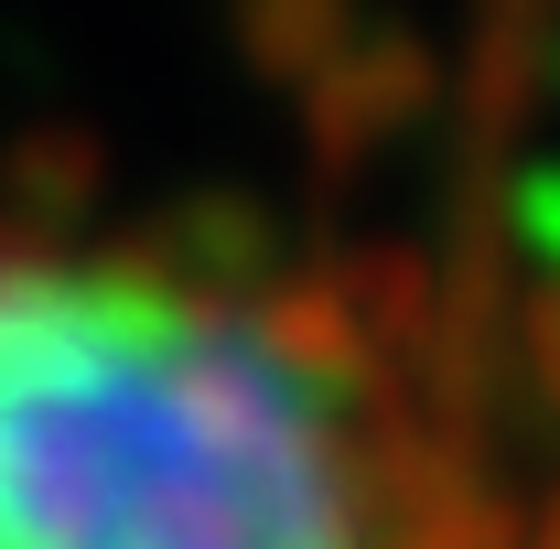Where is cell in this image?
Listing matches in <instances>:
<instances>
[{"label": "cell", "mask_w": 560, "mask_h": 549, "mask_svg": "<svg viewBox=\"0 0 560 549\" xmlns=\"http://www.w3.org/2000/svg\"><path fill=\"white\" fill-rule=\"evenodd\" d=\"M0 549H366L335 399L259 313L0 248Z\"/></svg>", "instance_id": "obj_1"}, {"label": "cell", "mask_w": 560, "mask_h": 549, "mask_svg": "<svg viewBox=\"0 0 560 549\" xmlns=\"http://www.w3.org/2000/svg\"><path fill=\"white\" fill-rule=\"evenodd\" d=\"M431 97H442V55L420 33H399V22H366L346 55H335V75L302 86V140H313L324 184H346L377 151H399L431 119Z\"/></svg>", "instance_id": "obj_2"}, {"label": "cell", "mask_w": 560, "mask_h": 549, "mask_svg": "<svg viewBox=\"0 0 560 549\" xmlns=\"http://www.w3.org/2000/svg\"><path fill=\"white\" fill-rule=\"evenodd\" d=\"M355 33H366L355 0H237V55H248V75H270L291 97L324 86Z\"/></svg>", "instance_id": "obj_3"}, {"label": "cell", "mask_w": 560, "mask_h": 549, "mask_svg": "<svg viewBox=\"0 0 560 549\" xmlns=\"http://www.w3.org/2000/svg\"><path fill=\"white\" fill-rule=\"evenodd\" d=\"M0 173H11V206H22V215L66 226V215L97 195V140H86V130H33Z\"/></svg>", "instance_id": "obj_4"}, {"label": "cell", "mask_w": 560, "mask_h": 549, "mask_svg": "<svg viewBox=\"0 0 560 549\" xmlns=\"http://www.w3.org/2000/svg\"><path fill=\"white\" fill-rule=\"evenodd\" d=\"M495 237H506V259H539L560 280V162H528L506 195H495Z\"/></svg>", "instance_id": "obj_5"}, {"label": "cell", "mask_w": 560, "mask_h": 549, "mask_svg": "<svg viewBox=\"0 0 560 549\" xmlns=\"http://www.w3.org/2000/svg\"><path fill=\"white\" fill-rule=\"evenodd\" d=\"M506 366H517V399L560 431V280H539V291L517 302V344H506Z\"/></svg>", "instance_id": "obj_6"}, {"label": "cell", "mask_w": 560, "mask_h": 549, "mask_svg": "<svg viewBox=\"0 0 560 549\" xmlns=\"http://www.w3.org/2000/svg\"><path fill=\"white\" fill-rule=\"evenodd\" d=\"M528 549H560V495H550V517H539V528H528Z\"/></svg>", "instance_id": "obj_7"}]
</instances>
